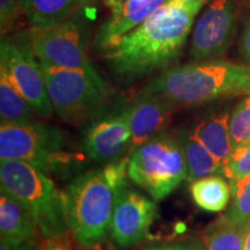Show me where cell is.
<instances>
[{
	"label": "cell",
	"mask_w": 250,
	"mask_h": 250,
	"mask_svg": "<svg viewBox=\"0 0 250 250\" xmlns=\"http://www.w3.org/2000/svg\"><path fill=\"white\" fill-rule=\"evenodd\" d=\"M204 5L169 2L102 49V58L114 77L129 83L171 68L182 56L196 15Z\"/></svg>",
	"instance_id": "cell-1"
},
{
	"label": "cell",
	"mask_w": 250,
	"mask_h": 250,
	"mask_svg": "<svg viewBox=\"0 0 250 250\" xmlns=\"http://www.w3.org/2000/svg\"><path fill=\"white\" fill-rule=\"evenodd\" d=\"M129 158L81 174L64 190L68 229L86 248L104 242L117 197L127 186Z\"/></svg>",
	"instance_id": "cell-2"
},
{
	"label": "cell",
	"mask_w": 250,
	"mask_h": 250,
	"mask_svg": "<svg viewBox=\"0 0 250 250\" xmlns=\"http://www.w3.org/2000/svg\"><path fill=\"white\" fill-rule=\"evenodd\" d=\"M140 93L161 96L174 107H195L226 96L250 95V64L214 59L174 66L161 72Z\"/></svg>",
	"instance_id": "cell-3"
},
{
	"label": "cell",
	"mask_w": 250,
	"mask_h": 250,
	"mask_svg": "<svg viewBox=\"0 0 250 250\" xmlns=\"http://www.w3.org/2000/svg\"><path fill=\"white\" fill-rule=\"evenodd\" d=\"M0 186L26 206L43 237L54 239L70 232L65 193L44 171L23 161L1 160Z\"/></svg>",
	"instance_id": "cell-4"
},
{
	"label": "cell",
	"mask_w": 250,
	"mask_h": 250,
	"mask_svg": "<svg viewBox=\"0 0 250 250\" xmlns=\"http://www.w3.org/2000/svg\"><path fill=\"white\" fill-rule=\"evenodd\" d=\"M39 62L50 102L62 121L76 125L102 116L110 90L99 72L70 70Z\"/></svg>",
	"instance_id": "cell-5"
},
{
	"label": "cell",
	"mask_w": 250,
	"mask_h": 250,
	"mask_svg": "<svg viewBox=\"0 0 250 250\" xmlns=\"http://www.w3.org/2000/svg\"><path fill=\"white\" fill-rule=\"evenodd\" d=\"M127 175L156 202L174 192L188 176L180 133L162 132L134 148Z\"/></svg>",
	"instance_id": "cell-6"
},
{
	"label": "cell",
	"mask_w": 250,
	"mask_h": 250,
	"mask_svg": "<svg viewBox=\"0 0 250 250\" xmlns=\"http://www.w3.org/2000/svg\"><path fill=\"white\" fill-rule=\"evenodd\" d=\"M77 159L58 127L35 121L0 125V160L27 162L46 174Z\"/></svg>",
	"instance_id": "cell-7"
},
{
	"label": "cell",
	"mask_w": 250,
	"mask_h": 250,
	"mask_svg": "<svg viewBox=\"0 0 250 250\" xmlns=\"http://www.w3.org/2000/svg\"><path fill=\"white\" fill-rule=\"evenodd\" d=\"M88 42V21L79 11L58 26L30 31V46L39 62L95 73L98 70L87 55Z\"/></svg>",
	"instance_id": "cell-8"
},
{
	"label": "cell",
	"mask_w": 250,
	"mask_h": 250,
	"mask_svg": "<svg viewBox=\"0 0 250 250\" xmlns=\"http://www.w3.org/2000/svg\"><path fill=\"white\" fill-rule=\"evenodd\" d=\"M0 70L5 72L37 114L43 117L52 116L55 110L46 92L42 67L35 59L31 46L30 49L23 48L2 37L0 43Z\"/></svg>",
	"instance_id": "cell-9"
},
{
	"label": "cell",
	"mask_w": 250,
	"mask_h": 250,
	"mask_svg": "<svg viewBox=\"0 0 250 250\" xmlns=\"http://www.w3.org/2000/svg\"><path fill=\"white\" fill-rule=\"evenodd\" d=\"M233 0H212L192 27L189 55L193 62L214 61L226 54L235 31Z\"/></svg>",
	"instance_id": "cell-10"
},
{
	"label": "cell",
	"mask_w": 250,
	"mask_h": 250,
	"mask_svg": "<svg viewBox=\"0 0 250 250\" xmlns=\"http://www.w3.org/2000/svg\"><path fill=\"white\" fill-rule=\"evenodd\" d=\"M158 217L154 199L125 187L117 197L109 227L112 241L120 248L143 241Z\"/></svg>",
	"instance_id": "cell-11"
},
{
	"label": "cell",
	"mask_w": 250,
	"mask_h": 250,
	"mask_svg": "<svg viewBox=\"0 0 250 250\" xmlns=\"http://www.w3.org/2000/svg\"><path fill=\"white\" fill-rule=\"evenodd\" d=\"M131 132L125 108L102 115L86 130L83 147L87 155L100 164L116 161L130 148Z\"/></svg>",
	"instance_id": "cell-12"
},
{
	"label": "cell",
	"mask_w": 250,
	"mask_h": 250,
	"mask_svg": "<svg viewBox=\"0 0 250 250\" xmlns=\"http://www.w3.org/2000/svg\"><path fill=\"white\" fill-rule=\"evenodd\" d=\"M124 108L131 132L130 149L133 151L153 137L165 132L175 107L161 96L140 93Z\"/></svg>",
	"instance_id": "cell-13"
},
{
	"label": "cell",
	"mask_w": 250,
	"mask_h": 250,
	"mask_svg": "<svg viewBox=\"0 0 250 250\" xmlns=\"http://www.w3.org/2000/svg\"><path fill=\"white\" fill-rule=\"evenodd\" d=\"M171 0H117L110 7V14L100 26L94 46L102 49L133 30L159 8Z\"/></svg>",
	"instance_id": "cell-14"
},
{
	"label": "cell",
	"mask_w": 250,
	"mask_h": 250,
	"mask_svg": "<svg viewBox=\"0 0 250 250\" xmlns=\"http://www.w3.org/2000/svg\"><path fill=\"white\" fill-rule=\"evenodd\" d=\"M39 227L22 203L6 191L0 192V240L11 243L34 242Z\"/></svg>",
	"instance_id": "cell-15"
},
{
	"label": "cell",
	"mask_w": 250,
	"mask_h": 250,
	"mask_svg": "<svg viewBox=\"0 0 250 250\" xmlns=\"http://www.w3.org/2000/svg\"><path fill=\"white\" fill-rule=\"evenodd\" d=\"M229 118L230 114L228 111L211 115L199 121L191 131L193 136L223 166L233 152Z\"/></svg>",
	"instance_id": "cell-16"
},
{
	"label": "cell",
	"mask_w": 250,
	"mask_h": 250,
	"mask_svg": "<svg viewBox=\"0 0 250 250\" xmlns=\"http://www.w3.org/2000/svg\"><path fill=\"white\" fill-rule=\"evenodd\" d=\"M83 0H23V13L33 29L58 26L79 11Z\"/></svg>",
	"instance_id": "cell-17"
},
{
	"label": "cell",
	"mask_w": 250,
	"mask_h": 250,
	"mask_svg": "<svg viewBox=\"0 0 250 250\" xmlns=\"http://www.w3.org/2000/svg\"><path fill=\"white\" fill-rule=\"evenodd\" d=\"M179 133L183 146L184 156H186L188 169L187 180L189 182H193L210 175L223 174L224 166L193 136L192 132L182 131Z\"/></svg>",
	"instance_id": "cell-18"
},
{
	"label": "cell",
	"mask_w": 250,
	"mask_h": 250,
	"mask_svg": "<svg viewBox=\"0 0 250 250\" xmlns=\"http://www.w3.org/2000/svg\"><path fill=\"white\" fill-rule=\"evenodd\" d=\"M193 202L208 212H220L227 208L232 198V186L220 175H210L191 182Z\"/></svg>",
	"instance_id": "cell-19"
},
{
	"label": "cell",
	"mask_w": 250,
	"mask_h": 250,
	"mask_svg": "<svg viewBox=\"0 0 250 250\" xmlns=\"http://www.w3.org/2000/svg\"><path fill=\"white\" fill-rule=\"evenodd\" d=\"M35 109L0 70V120L1 124H23L33 121Z\"/></svg>",
	"instance_id": "cell-20"
},
{
	"label": "cell",
	"mask_w": 250,
	"mask_h": 250,
	"mask_svg": "<svg viewBox=\"0 0 250 250\" xmlns=\"http://www.w3.org/2000/svg\"><path fill=\"white\" fill-rule=\"evenodd\" d=\"M246 225L223 215L208 226L203 236L206 250H243Z\"/></svg>",
	"instance_id": "cell-21"
},
{
	"label": "cell",
	"mask_w": 250,
	"mask_h": 250,
	"mask_svg": "<svg viewBox=\"0 0 250 250\" xmlns=\"http://www.w3.org/2000/svg\"><path fill=\"white\" fill-rule=\"evenodd\" d=\"M230 186L232 198L229 208L225 215L230 220L248 227L250 225V175L230 181Z\"/></svg>",
	"instance_id": "cell-22"
},
{
	"label": "cell",
	"mask_w": 250,
	"mask_h": 250,
	"mask_svg": "<svg viewBox=\"0 0 250 250\" xmlns=\"http://www.w3.org/2000/svg\"><path fill=\"white\" fill-rule=\"evenodd\" d=\"M229 132L233 151L250 142V95L239 102L230 114Z\"/></svg>",
	"instance_id": "cell-23"
},
{
	"label": "cell",
	"mask_w": 250,
	"mask_h": 250,
	"mask_svg": "<svg viewBox=\"0 0 250 250\" xmlns=\"http://www.w3.org/2000/svg\"><path fill=\"white\" fill-rule=\"evenodd\" d=\"M223 175L229 181L250 175V142L234 149L224 165Z\"/></svg>",
	"instance_id": "cell-24"
},
{
	"label": "cell",
	"mask_w": 250,
	"mask_h": 250,
	"mask_svg": "<svg viewBox=\"0 0 250 250\" xmlns=\"http://www.w3.org/2000/svg\"><path fill=\"white\" fill-rule=\"evenodd\" d=\"M23 13V0H0V28L1 35L14 26Z\"/></svg>",
	"instance_id": "cell-25"
},
{
	"label": "cell",
	"mask_w": 250,
	"mask_h": 250,
	"mask_svg": "<svg viewBox=\"0 0 250 250\" xmlns=\"http://www.w3.org/2000/svg\"><path fill=\"white\" fill-rule=\"evenodd\" d=\"M42 250H103L101 246L95 248H86L81 246L79 242L74 239V236L66 233L64 235L54 237V239H46V242Z\"/></svg>",
	"instance_id": "cell-26"
},
{
	"label": "cell",
	"mask_w": 250,
	"mask_h": 250,
	"mask_svg": "<svg viewBox=\"0 0 250 250\" xmlns=\"http://www.w3.org/2000/svg\"><path fill=\"white\" fill-rule=\"evenodd\" d=\"M140 250H206L203 241H179L152 245Z\"/></svg>",
	"instance_id": "cell-27"
},
{
	"label": "cell",
	"mask_w": 250,
	"mask_h": 250,
	"mask_svg": "<svg viewBox=\"0 0 250 250\" xmlns=\"http://www.w3.org/2000/svg\"><path fill=\"white\" fill-rule=\"evenodd\" d=\"M239 51L242 58L248 64H250V18L246 21L245 26H243L241 37H240Z\"/></svg>",
	"instance_id": "cell-28"
},
{
	"label": "cell",
	"mask_w": 250,
	"mask_h": 250,
	"mask_svg": "<svg viewBox=\"0 0 250 250\" xmlns=\"http://www.w3.org/2000/svg\"><path fill=\"white\" fill-rule=\"evenodd\" d=\"M0 250H39L34 242L11 243L0 240Z\"/></svg>",
	"instance_id": "cell-29"
},
{
	"label": "cell",
	"mask_w": 250,
	"mask_h": 250,
	"mask_svg": "<svg viewBox=\"0 0 250 250\" xmlns=\"http://www.w3.org/2000/svg\"><path fill=\"white\" fill-rule=\"evenodd\" d=\"M243 250H250V225L246 229L245 243H243Z\"/></svg>",
	"instance_id": "cell-30"
},
{
	"label": "cell",
	"mask_w": 250,
	"mask_h": 250,
	"mask_svg": "<svg viewBox=\"0 0 250 250\" xmlns=\"http://www.w3.org/2000/svg\"><path fill=\"white\" fill-rule=\"evenodd\" d=\"M208 0H171V2H186V4H193V2H203L205 4Z\"/></svg>",
	"instance_id": "cell-31"
},
{
	"label": "cell",
	"mask_w": 250,
	"mask_h": 250,
	"mask_svg": "<svg viewBox=\"0 0 250 250\" xmlns=\"http://www.w3.org/2000/svg\"><path fill=\"white\" fill-rule=\"evenodd\" d=\"M103 2H104L105 6H108V7H110V6L114 4L115 1H117V0H102Z\"/></svg>",
	"instance_id": "cell-32"
}]
</instances>
